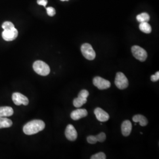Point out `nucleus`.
Wrapping results in <instances>:
<instances>
[{
    "instance_id": "nucleus-19",
    "label": "nucleus",
    "mask_w": 159,
    "mask_h": 159,
    "mask_svg": "<svg viewBox=\"0 0 159 159\" xmlns=\"http://www.w3.org/2000/svg\"><path fill=\"white\" fill-rule=\"evenodd\" d=\"M2 28L4 29V30H9L15 28L14 24L10 21H6L2 24Z\"/></svg>"
},
{
    "instance_id": "nucleus-17",
    "label": "nucleus",
    "mask_w": 159,
    "mask_h": 159,
    "mask_svg": "<svg viewBox=\"0 0 159 159\" xmlns=\"http://www.w3.org/2000/svg\"><path fill=\"white\" fill-rule=\"evenodd\" d=\"M87 101V98L78 97L74 98V100H73V105L75 107L80 108L82 106H83V104L86 103Z\"/></svg>"
},
{
    "instance_id": "nucleus-26",
    "label": "nucleus",
    "mask_w": 159,
    "mask_h": 159,
    "mask_svg": "<svg viewBox=\"0 0 159 159\" xmlns=\"http://www.w3.org/2000/svg\"><path fill=\"white\" fill-rule=\"evenodd\" d=\"M37 3L40 6L46 7L48 3V1L47 0H37Z\"/></svg>"
},
{
    "instance_id": "nucleus-10",
    "label": "nucleus",
    "mask_w": 159,
    "mask_h": 159,
    "mask_svg": "<svg viewBox=\"0 0 159 159\" xmlns=\"http://www.w3.org/2000/svg\"><path fill=\"white\" fill-rule=\"evenodd\" d=\"M94 114L96 115L97 119L101 122L107 121L110 119L109 114L102 108L99 107H97L94 110Z\"/></svg>"
},
{
    "instance_id": "nucleus-16",
    "label": "nucleus",
    "mask_w": 159,
    "mask_h": 159,
    "mask_svg": "<svg viewBox=\"0 0 159 159\" xmlns=\"http://www.w3.org/2000/svg\"><path fill=\"white\" fill-rule=\"evenodd\" d=\"M139 29L146 34H150L152 32V27L148 22L140 23L139 25Z\"/></svg>"
},
{
    "instance_id": "nucleus-23",
    "label": "nucleus",
    "mask_w": 159,
    "mask_h": 159,
    "mask_svg": "<svg viewBox=\"0 0 159 159\" xmlns=\"http://www.w3.org/2000/svg\"><path fill=\"white\" fill-rule=\"evenodd\" d=\"M87 140L90 144H96L97 142L96 137L94 136H89L87 137Z\"/></svg>"
},
{
    "instance_id": "nucleus-5",
    "label": "nucleus",
    "mask_w": 159,
    "mask_h": 159,
    "mask_svg": "<svg viewBox=\"0 0 159 159\" xmlns=\"http://www.w3.org/2000/svg\"><path fill=\"white\" fill-rule=\"evenodd\" d=\"M114 83L117 87L120 90L125 89L129 86V80L121 72H118L116 74Z\"/></svg>"
},
{
    "instance_id": "nucleus-14",
    "label": "nucleus",
    "mask_w": 159,
    "mask_h": 159,
    "mask_svg": "<svg viewBox=\"0 0 159 159\" xmlns=\"http://www.w3.org/2000/svg\"><path fill=\"white\" fill-rule=\"evenodd\" d=\"M133 121H134L135 123L139 122L140 123V125L141 126H146L148 125V120L146 117H144L143 115L140 114H137L135 115L134 116H133Z\"/></svg>"
},
{
    "instance_id": "nucleus-4",
    "label": "nucleus",
    "mask_w": 159,
    "mask_h": 159,
    "mask_svg": "<svg viewBox=\"0 0 159 159\" xmlns=\"http://www.w3.org/2000/svg\"><path fill=\"white\" fill-rule=\"evenodd\" d=\"M131 52L133 56L142 62L146 61L148 58V52L140 46H133L131 47Z\"/></svg>"
},
{
    "instance_id": "nucleus-18",
    "label": "nucleus",
    "mask_w": 159,
    "mask_h": 159,
    "mask_svg": "<svg viewBox=\"0 0 159 159\" xmlns=\"http://www.w3.org/2000/svg\"><path fill=\"white\" fill-rule=\"evenodd\" d=\"M136 18L137 20L140 23L148 22L150 20V16L148 13L143 12V13L138 15L137 16Z\"/></svg>"
},
{
    "instance_id": "nucleus-2",
    "label": "nucleus",
    "mask_w": 159,
    "mask_h": 159,
    "mask_svg": "<svg viewBox=\"0 0 159 159\" xmlns=\"http://www.w3.org/2000/svg\"><path fill=\"white\" fill-rule=\"evenodd\" d=\"M33 69L36 73L42 76H46L50 73V68L48 65L44 61L40 60L34 62L33 64Z\"/></svg>"
},
{
    "instance_id": "nucleus-11",
    "label": "nucleus",
    "mask_w": 159,
    "mask_h": 159,
    "mask_svg": "<svg viewBox=\"0 0 159 159\" xmlns=\"http://www.w3.org/2000/svg\"><path fill=\"white\" fill-rule=\"evenodd\" d=\"M88 115L87 111L84 108H78L73 111L71 113V118L73 120H79L84 118Z\"/></svg>"
},
{
    "instance_id": "nucleus-8",
    "label": "nucleus",
    "mask_w": 159,
    "mask_h": 159,
    "mask_svg": "<svg viewBox=\"0 0 159 159\" xmlns=\"http://www.w3.org/2000/svg\"><path fill=\"white\" fill-rule=\"evenodd\" d=\"M18 34V33L17 29L14 28L9 30H4L2 33V37L3 39L7 41H11L17 38Z\"/></svg>"
},
{
    "instance_id": "nucleus-22",
    "label": "nucleus",
    "mask_w": 159,
    "mask_h": 159,
    "mask_svg": "<svg viewBox=\"0 0 159 159\" xmlns=\"http://www.w3.org/2000/svg\"><path fill=\"white\" fill-rule=\"evenodd\" d=\"M47 12L48 14V15L50 17H53L55 14H56V10L53 7H49L48 8H47Z\"/></svg>"
},
{
    "instance_id": "nucleus-6",
    "label": "nucleus",
    "mask_w": 159,
    "mask_h": 159,
    "mask_svg": "<svg viewBox=\"0 0 159 159\" xmlns=\"http://www.w3.org/2000/svg\"><path fill=\"white\" fill-rule=\"evenodd\" d=\"M93 84L99 90H106L110 87V82L101 77H95L93 79Z\"/></svg>"
},
{
    "instance_id": "nucleus-9",
    "label": "nucleus",
    "mask_w": 159,
    "mask_h": 159,
    "mask_svg": "<svg viewBox=\"0 0 159 159\" xmlns=\"http://www.w3.org/2000/svg\"><path fill=\"white\" fill-rule=\"evenodd\" d=\"M66 138L70 141H74L77 138V132L72 125H68L65 131Z\"/></svg>"
},
{
    "instance_id": "nucleus-7",
    "label": "nucleus",
    "mask_w": 159,
    "mask_h": 159,
    "mask_svg": "<svg viewBox=\"0 0 159 159\" xmlns=\"http://www.w3.org/2000/svg\"><path fill=\"white\" fill-rule=\"evenodd\" d=\"M12 99L17 106H20L21 104L27 106L29 104V98L20 93H14L12 96Z\"/></svg>"
},
{
    "instance_id": "nucleus-3",
    "label": "nucleus",
    "mask_w": 159,
    "mask_h": 159,
    "mask_svg": "<svg viewBox=\"0 0 159 159\" xmlns=\"http://www.w3.org/2000/svg\"><path fill=\"white\" fill-rule=\"evenodd\" d=\"M81 51L83 56L89 60H93L96 56V52L89 43L83 44L81 47Z\"/></svg>"
},
{
    "instance_id": "nucleus-15",
    "label": "nucleus",
    "mask_w": 159,
    "mask_h": 159,
    "mask_svg": "<svg viewBox=\"0 0 159 159\" xmlns=\"http://www.w3.org/2000/svg\"><path fill=\"white\" fill-rule=\"evenodd\" d=\"M12 125V122L11 120L6 117H0V129L8 128Z\"/></svg>"
},
{
    "instance_id": "nucleus-21",
    "label": "nucleus",
    "mask_w": 159,
    "mask_h": 159,
    "mask_svg": "<svg viewBox=\"0 0 159 159\" xmlns=\"http://www.w3.org/2000/svg\"><path fill=\"white\" fill-rule=\"evenodd\" d=\"M96 139L97 140V142L102 143L104 142L106 139V135L104 133H100V134H98L97 136H96Z\"/></svg>"
},
{
    "instance_id": "nucleus-25",
    "label": "nucleus",
    "mask_w": 159,
    "mask_h": 159,
    "mask_svg": "<svg viewBox=\"0 0 159 159\" xmlns=\"http://www.w3.org/2000/svg\"><path fill=\"white\" fill-rule=\"evenodd\" d=\"M159 80V72L157 71L154 75H153L151 76V80L153 82H156L158 81Z\"/></svg>"
},
{
    "instance_id": "nucleus-1",
    "label": "nucleus",
    "mask_w": 159,
    "mask_h": 159,
    "mask_svg": "<svg viewBox=\"0 0 159 159\" xmlns=\"http://www.w3.org/2000/svg\"><path fill=\"white\" fill-rule=\"evenodd\" d=\"M45 123L41 120H34L27 123L23 127V131L27 135H33L43 130Z\"/></svg>"
},
{
    "instance_id": "nucleus-27",
    "label": "nucleus",
    "mask_w": 159,
    "mask_h": 159,
    "mask_svg": "<svg viewBox=\"0 0 159 159\" xmlns=\"http://www.w3.org/2000/svg\"><path fill=\"white\" fill-rule=\"evenodd\" d=\"M61 1H69V0H61Z\"/></svg>"
},
{
    "instance_id": "nucleus-24",
    "label": "nucleus",
    "mask_w": 159,
    "mask_h": 159,
    "mask_svg": "<svg viewBox=\"0 0 159 159\" xmlns=\"http://www.w3.org/2000/svg\"><path fill=\"white\" fill-rule=\"evenodd\" d=\"M89 91L86 90H82L81 91H80V92L78 97L87 98L89 97Z\"/></svg>"
},
{
    "instance_id": "nucleus-13",
    "label": "nucleus",
    "mask_w": 159,
    "mask_h": 159,
    "mask_svg": "<svg viewBox=\"0 0 159 159\" xmlns=\"http://www.w3.org/2000/svg\"><path fill=\"white\" fill-rule=\"evenodd\" d=\"M14 113L13 109L11 107H0V117H7L11 116Z\"/></svg>"
},
{
    "instance_id": "nucleus-12",
    "label": "nucleus",
    "mask_w": 159,
    "mask_h": 159,
    "mask_svg": "<svg viewBox=\"0 0 159 159\" xmlns=\"http://www.w3.org/2000/svg\"><path fill=\"white\" fill-rule=\"evenodd\" d=\"M132 130V125L129 120H125L121 125V133L124 136H129Z\"/></svg>"
},
{
    "instance_id": "nucleus-20",
    "label": "nucleus",
    "mask_w": 159,
    "mask_h": 159,
    "mask_svg": "<svg viewBox=\"0 0 159 159\" xmlns=\"http://www.w3.org/2000/svg\"><path fill=\"white\" fill-rule=\"evenodd\" d=\"M91 159H106V156L103 152H99L98 153L93 155L91 157Z\"/></svg>"
}]
</instances>
